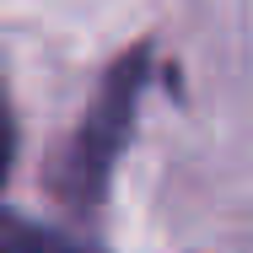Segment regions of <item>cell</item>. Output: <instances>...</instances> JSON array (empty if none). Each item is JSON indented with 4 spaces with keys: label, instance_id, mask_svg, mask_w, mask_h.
I'll return each instance as SVG.
<instances>
[{
    "label": "cell",
    "instance_id": "1",
    "mask_svg": "<svg viewBox=\"0 0 253 253\" xmlns=\"http://www.w3.org/2000/svg\"><path fill=\"white\" fill-rule=\"evenodd\" d=\"M135 92H140V59L124 65V70H113L102 102L92 108V119H86V129H81V146H76V167H81V172H86V167H92V172L108 167V156H113L119 135H124V119H129V108H135Z\"/></svg>",
    "mask_w": 253,
    "mask_h": 253
},
{
    "label": "cell",
    "instance_id": "2",
    "mask_svg": "<svg viewBox=\"0 0 253 253\" xmlns=\"http://www.w3.org/2000/svg\"><path fill=\"white\" fill-rule=\"evenodd\" d=\"M5 253H86V248L70 243V237H59V232L27 226V221H11V226H5Z\"/></svg>",
    "mask_w": 253,
    "mask_h": 253
}]
</instances>
